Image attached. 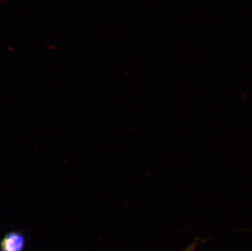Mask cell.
Returning <instances> with one entry per match:
<instances>
[{
  "label": "cell",
  "instance_id": "obj_1",
  "mask_svg": "<svg viewBox=\"0 0 252 251\" xmlns=\"http://www.w3.org/2000/svg\"><path fill=\"white\" fill-rule=\"evenodd\" d=\"M26 239L19 232H11L5 235L0 243L1 251H23Z\"/></svg>",
  "mask_w": 252,
  "mask_h": 251
},
{
  "label": "cell",
  "instance_id": "obj_2",
  "mask_svg": "<svg viewBox=\"0 0 252 251\" xmlns=\"http://www.w3.org/2000/svg\"><path fill=\"white\" fill-rule=\"evenodd\" d=\"M202 240L196 241V242H193L192 244L189 245V246H188V247L185 248V249L182 250L181 251H194L197 249V247H199L200 245L202 244Z\"/></svg>",
  "mask_w": 252,
  "mask_h": 251
}]
</instances>
